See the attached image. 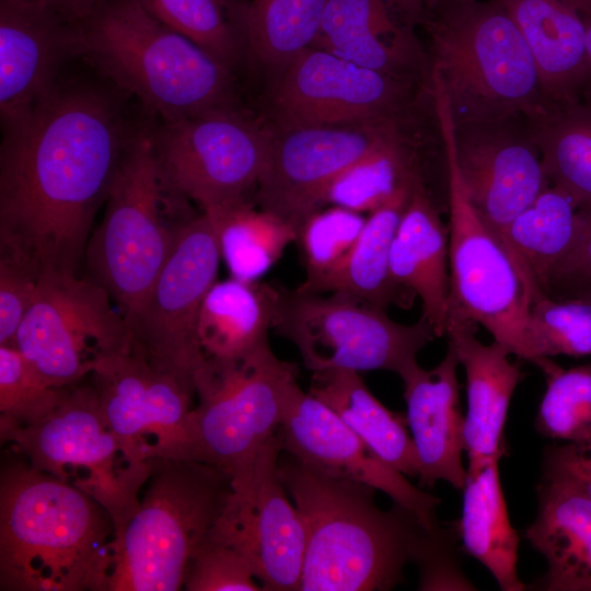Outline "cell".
<instances>
[{
  "label": "cell",
  "mask_w": 591,
  "mask_h": 591,
  "mask_svg": "<svg viewBox=\"0 0 591 591\" xmlns=\"http://www.w3.org/2000/svg\"><path fill=\"white\" fill-rule=\"evenodd\" d=\"M119 101L101 85L61 80L30 115L2 129L0 253L40 276L77 274L139 126Z\"/></svg>",
  "instance_id": "cell-1"
},
{
  "label": "cell",
  "mask_w": 591,
  "mask_h": 591,
  "mask_svg": "<svg viewBox=\"0 0 591 591\" xmlns=\"http://www.w3.org/2000/svg\"><path fill=\"white\" fill-rule=\"evenodd\" d=\"M111 300L91 277L43 273L14 347L49 385L77 384L106 359L131 349L129 326Z\"/></svg>",
  "instance_id": "cell-12"
},
{
  "label": "cell",
  "mask_w": 591,
  "mask_h": 591,
  "mask_svg": "<svg viewBox=\"0 0 591 591\" xmlns=\"http://www.w3.org/2000/svg\"><path fill=\"white\" fill-rule=\"evenodd\" d=\"M422 0H327L311 46L419 85H431V65L419 38Z\"/></svg>",
  "instance_id": "cell-22"
},
{
  "label": "cell",
  "mask_w": 591,
  "mask_h": 591,
  "mask_svg": "<svg viewBox=\"0 0 591 591\" xmlns=\"http://www.w3.org/2000/svg\"><path fill=\"white\" fill-rule=\"evenodd\" d=\"M39 278L40 274L24 260L0 253V346L14 347Z\"/></svg>",
  "instance_id": "cell-43"
},
{
  "label": "cell",
  "mask_w": 591,
  "mask_h": 591,
  "mask_svg": "<svg viewBox=\"0 0 591 591\" xmlns=\"http://www.w3.org/2000/svg\"><path fill=\"white\" fill-rule=\"evenodd\" d=\"M424 4L439 2V1H475V0H422Z\"/></svg>",
  "instance_id": "cell-51"
},
{
  "label": "cell",
  "mask_w": 591,
  "mask_h": 591,
  "mask_svg": "<svg viewBox=\"0 0 591 591\" xmlns=\"http://www.w3.org/2000/svg\"><path fill=\"white\" fill-rule=\"evenodd\" d=\"M152 135L169 190L212 215L247 201L266 161L270 127L234 107L161 121Z\"/></svg>",
  "instance_id": "cell-13"
},
{
  "label": "cell",
  "mask_w": 591,
  "mask_h": 591,
  "mask_svg": "<svg viewBox=\"0 0 591 591\" xmlns=\"http://www.w3.org/2000/svg\"><path fill=\"white\" fill-rule=\"evenodd\" d=\"M577 218L575 240L548 280L553 298H591V204L579 206Z\"/></svg>",
  "instance_id": "cell-44"
},
{
  "label": "cell",
  "mask_w": 591,
  "mask_h": 591,
  "mask_svg": "<svg viewBox=\"0 0 591 591\" xmlns=\"http://www.w3.org/2000/svg\"><path fill=\"white\" fill-rule=\"evenodd\" d=\"M34 468L83 491L111 515L116 534L136 511L154 459L137 457L107 426L93 385L67 386L39 422L0 431Z\"/></svg>",
  "instance_id": "cell-9"
},
{
  "label": "cell",
  "mask_w": 591,
  "mask_h": 591,
  "mask_svg": "<svg viewBox=\"0 0 591 591\" xmlns=\"http://www.w3.org/2000/svg\"><path fill=\"white\" fill-rule=\"evenodd\" d=\"M271 127L394 121L437 112L433 83L419 85L310 46L277 77L268 101Z\"/></svg>",
  "instance_id": "cell-11"
},
{
  "label": "cell",
  "mask_w": 591,
  "mask_h": 591,
  "mask_svg": "<svg viewBox=\"0 0 591 591\" xmlns=\"http://www.w3.org/2000/svg\"><path fill=\"white\" fill-rule=\"evenodd\" d=\"M246 559L235 549L209 537L187 567L184 589L188 591H258L262 586Z\"/></svg>",
  "instance_id": "cell-42"
},
{
  "label": "cell",
  "mask_w": 591,
  "mask_h": 591,
  "mask_svg": "<svg viewBox=\"0 0 591 591\" xmlns=\"http://www.w3.org/2000/svg\"><path fill=\"white\" fill-rule=\"evenodd\" d=\"M542 474L568 482L591 500V461L578 444L548 445L543 453Z\"/></svg>",
  "instance_id": "cell-46"
},
{
  "label": "cell",
  "mask_w": 591,
  "mask_h": 591,
  "mask_svg": "<svg viewBox=\"0 0 591 591\" xmlns=\"http://www.w3.org/2000/svg\"><path fill=\"white\" fill-rule=\"evenodd\" d=\"M530 121L549 184L577 207L591 204V103L551 106Z\"/></svg>",
  "instance_id": "cell-33"
},
{
  "label": "cell",
  "mask_w": 591,
  "mask_h": 591,
  "mask_svg": "<svg viewBox=\"0 0 591 591\" xmlns=\"http://www.w3.org/2000/svg\"><path fill=\"white\" fill-rule=\"evenodd\" d=\"M425 123L394 121L270 127L256 201L298 230L324 207L333 182L351 165L397 141L427 138Z\"/></svg>",
  "instance_id": "cell-15"
},
{
  "label": "cell",
  "mask_w": 591,
  "mask_h": 591,
  "mask_svg": "<svg viewBox=\"0 0 591 591\" xmlns=\"http://www.w3.org/2000/svg\"><path fill=\"white\" fill-rule=\"evenodd\" d=\"M57 9L76 23L90 16L104 0H40Z\"/></svg>",
  "instance_id": "cell-47"
},
{
  "label": "cell",
  "mask_w": 591,
  "mask_h": 591,
  "mask_svg": "<svg viewBox=\"0 0 591 591\" xmlns=\"http://www.w3.org/2000/svg\"><path fill=\"white\" fill-rule=\"evenodd\" d=\"M279 475L306 532L300 591H386L404 582L429 531L410 510H389L375 489L321 473L288 453Z\"/></svg>",
  "instance_id": "cell-3"
},
{
  "label": "cell",
  "mask_w": 591,
  "mask_h": 591,
  "mask_svg": "<svg viewBox=\"0 0 591 591\" xmlns=\"http://www.w3.org/2000/svg\"><path fill=\"white\" fill-rule=\"evenodd\" d=\"M454 533L441 528L429 532L416 560L419 590H476L457 564Z\"/></svg>",
  "instance_id": "cell-45"
},
{
  "label": "cell",
  "mask_w": 591,
  "mask_h": 591,
  "mask_svg": "<svg viewBox=\"0 0 591 591\" xmlns=\"http://www.w3.org/2000/svg\"><path fill=\"white\" fill-rule=\"evenodd\" d=\"M220 258L210 216L202 212L185 222L150 292L128 322L131 349L194 390L195 374L205 361L197 338L198 317L216 282Z\"/></svg>",
  "instance_id": "cell-16"
},
{
  "label": "cell",
  "mask_w": 591,
  "mask_h": 591,
  "mask_svg": "<svg viewBox=\"0 0 591 591\" xmlns=\"http://www.w3.org/2000/svg\"><path fill=\"white\" fill-rule=\"evenodd\" d=\"M195 216L189 200L165 184L152 126L139 125L84 254L90 277L108 292L127 324L150 292L179 228Z\"/></svg>",
  "instance_id": "cell-6"
},
{
  "label": "cell",
  "mask_w": 591,
  "mask_h": 591,
  "mask_svg": "<svg viewBox=\"0 0 591 591\" xmlns=\"http://www.w3.org/2000/svg\"><path fill=\"white\" fill-rule=\"evenodd\" d=\"M456 531L465 552L482 563L502 591H523L517 572L519 535L512 528L500 477L499 460L466 475Z\"/></svg>",
  "instance_id": "cell-31"
},
{
  "label": "cell",
  "mask_w": 591,
  "mask_h": 591,
  "mask_svg": "<svg viewBox=\"0 0 591 591\" xmlns=\"http://www.w3.org/2000/svg\"><path fill=\"white\" fill-rule=\"evenodd\" d=\"M586 25V79L582 101L591 103V7L580 11Z\"/></svg>",
  "instance_id": "cell-48"
},
{
  "label": "cell",
  "mask_w": 591,
  "mask_h": 591,
  "mask_svg": "<svg viewBox=\"0 0 591 591\" xmlns=\"http://www.w3.org/2000/svg\"><path fill=\"white\" fill-rule=\"evenodd\" d=\"M230 493L231 477L212 465L154 459L136 511L116 534L106 591L184 589Z\"/></svg>",
  "instance_id": "cell-7"
},
{
  "label": "cell",
  "mask_w": 591,
  "mask_h": 591,
  "mask_svg": "<svg viewBox=\"0 0 591 591\" xmlns=\"http://www.w3.org/2000/svg\"><path fill=\"white\" fill-rule=\"evenodd\" d=\"M546 391L534 421L543 437L584 443L591 438V363L546 373Z\"/></svg>",
  "instance_id": "cell-40"
},
{
  "label": "cell",
  "mask_w": 591,
  "mask_h": 591,
  "mask_svg": "<svg viewBox=\"0 0 591 591\" xmlns=\"http://www.w3.org/2000/svg\"><path fill=\"white\" fill-rule=\"evenodd\" d=\"M282 452L331 476L368 485L413 511L429 531L440 525L441 499L410 484L379 456L324 403L296 384L278 430Z\"/></svg>",
  "instance_id": "cell-19"
},
{
  "label": "cell",
  "mask_w": 591,
  "mask_h": 591,
  "mask_svg": "<svg viewBox=\"0 0 591 591\" xmlns=\"http://www.w3.org/2000/svg\"><path fill=\"white\" fill-rule=\"evenodd\" d=\"M572 1L578 7L579 11L591 7V0H572Z\"/></svg>",
  "instance_id": "cell-50"
},
{
  "label": "cell",
  "mask_w": 591,
  "mask_h": 591,
  "mask_svg": "<svg viewBox=\"0 0 591 591\" xmlns=\"http://www.w3.org/2000/svg\"><path fill=\"white\" fill-rule=\"evenodd\" d=\"M297 376L298 364L279 359L268 340L236 359H206L194 379L199 403L163 459L242 473L278 432Z\"/></svg>",
  "instance_id": "cell-8"
},
{
  "label": "cell",
  "mask_w": 591,
  "mask_h": 591,
  "mask_svg": "<svg viewBox=\"0 0 591 591\" xmlns=\"http://www.w3.org/2000/svg\"><path fill=\"white\" fill-rule=\"evenodd\" d=\"M425 5L432 80L453 124L548 108L535 61L519 28L496 0Z\"/></svg>",
  "instance_id": "cell-5"
},
{
  "label": "cell",
  "mask_w": 591,
  "mask_h": 591,
  "mask_svg": "<svg viewBox=\"0 0 591 591\" xmlns=\"http://www.w3.org/2000/svg\"><path fill=\"white\" fill-rule=\"evenodd\" d=\"M526 337L533 364L544 373L556 363L552 357L591 356V298L543 296L531 302Z\"/></svg>",
  "instance_id": "cell-38"
},
{
  "label": "cell",
  "mask_w": 591,
  "mask_h": 591,
  "mask_svg": "<svg viewBox=\"0 0 591 591\" xmlns=\"http://www.w3.org/2000/svg\"><path fill=\"white\" fill-rule=\"evenodd\" d=\"M394 283L417 294L421 317L437 337L445 335L450 312L449 229L428 190L424 176L414 183L390 255Z\"/></svg>",
  "instance_id": "cell-25"
},
{
  "label": "cell",
  "mask_w": 591,
  "mask_h": 591,
  "mask_svg": "<svg viewBox=\"0 0 591 591\" xmlns=\"http://www.w3.org/2000/svg\"><path fill=\"white\" fill-rule=\"evenodd\" d=\"M309 393L328 406L387 465L404 475L418 476V459L406 417L378 401L359 372H312Z\"/></svg>",
  "instance_id": "cell-28"
},
{
  "label": "cell",
  "mask_w": 591,
  "mask_h": 591,
  "mask_svg": "<svg viewBox=\"0 0 591 591\" xmlns=\"http://www.w3.org/2000/svg\"><path fill=\"white\" fill-rule=\"evenodd\" d=\"M445 335L466 375L464 450L466 470L472 474L506 455L503 428L522 374L520 364L509 360L506 347L495 340L485 345L476 338L475 323L450 315Z\"/></svg>",
  "instance_id": "cell-24"
},
{
  "label": "cell",
  "mask_w": 591,
  "mask_h": 591,
  "mask_svg": "<svg viewBox=\"0 0 591 591\" xmlns=\"http://www.w3.org/2000/svg\"><path fill=\"white\" fill-rule=\"evenodd\" d=\"M420 175L370 212L349 255L318 293H346L382 310L397 302L399 288L390 274L391 247L413 185Z\"/></svg>",
  "instance_id": "cell-32"
},
{
  "label": "cell",
  "mask_w": 591,
  "mask_h": 591,
  "mask_svg": "<svg viewBox=\"0 0 591 591\" xmlns=\"http://www.w3.org/2000/svg\"><path fill=\"white\" fill-rule=\"evenodd\" d=\"M535 61L548 107L582 101L586 25L572 0H496Z\"/></svg>",
  "instance_id": "cell-26"
},
{
  "label": "cell",
  "mask_w": 591,
  "mask_h": 591,
  "mask_svg": "<svg viewBox=\"0 0 591 591\" xmlns=\"http://www.w3.org/2000/svg\"><path fill=\"white\" fill-rule=\"evenodd\" d=\"M277 300V286L232 277L216 281L198 317L197 338L204 359H236L268 340Z\"/></svg>",
  "instance_id": "cell-29"
},
{
  "label": "cell",
  "mask_w": 591,
  "mask_h": 591,
  "mask_svg": "<svg viewBox=\"0 0 591 591\" xmlns=\"http://www.w3.org/2000/svg\"><path fill=\"white\" fill-rule=\"evenodd\" d=\"M273 328L299 350L312 372L387 370L405 376L437 336L422 317L410 325L385 310L341 292L313 293L278 287Z\"/></svg>",
  "instance_id": "cell-10"
},
{
  "label": "cell",
  "mask_w": 591,
  "mask_h": 591,
  "mask_svg": "<svg viewBox=\"0 0 591 591\" xmlns=\"http://www.w3.org/2000/svg\"><path fill=\"white\" fill-rule=\"evenodd\" d=\"M79 56L161 121L237 107L233 71L136 0H104L80 22Z\"/></svg>",
  "instance_id": "cell-4"
},
{
  "label": "cell",
  "mask_w": 591,
  "mask_h": 591,
  "mask_svg": "<svg viewBox=\"0 0 591 591\" xmlns=\"http://www.w3.org/2000/svg\"><path fill=\"white\" fill-rule=\"evenodd\" d=\"M91 376L104 419L121 443L140 460L164 457L183 432L194 387L132 349L106 359Z\"/></svg>",
  "instance_id": "cell-20"
},
{
  "label": "cell",
  "mask_w": 591,
  "mask_h": 591,
  "mask_svg": "<svg viewBox=\"0 0 591 591\" xmlns=\"http://www.w3.org/2000/svg\"><path fill=\"white\" fill-rule=\"evenodd\" d=\"M447 154L450 315L480 324L511 355L533 363L526 337L529 301L517 269L474 210L459 175L451 117L440 113Z\"/></svg>",
  "instance_id": "cell-14"
},
{
  "label": "cell",
  "mask_w": 591,
  "mask_h": 591,
  "mask_svg": "<svg viewBox=\"0 0 591 591\" xmlns=\"http://www.w3.org/2000/svg\"><path fill=\"white\" fill-rule=\"evenodd\" d=\"M577 208L567 193L549 185L507 231L505 251L522 281L529 305L548 296L551 274L577 233Z\"/></svg>",
  "instance_id": "cell-30"
},
{
  "label": "cell",
  "mask_w": 591,
  "mask_h": 591,
  "mask_svg": "<svg viewBox=\"0 0 591 591\" xmlns=\"http://www.w3.org/2000/svg\"><path fill=\"white\" fill-rule=\"evenodd\" d=\"M115 537L114 522L96 500L7 451L1 591H106Z\"/></svg>",
  "instance_id": "cell-2"
},
{
  "label": "cell",
  "mask_w": 591,
  "mask_h": 591,
  "mask_svg": "<svg viewBox=\"0 0 591 591\" xmlns=\"http://www.w3.org/2000/svg\"><path fill=\"white\" fill-rule=\"evenodd\" d=\"M537 514L525 530L547 563L534 583L543 591H591V500L568 482L542 474Z\"/></svg>",
  "instance_id": "cell-27"
},
{
  "label": "cell",
  "mask_w": 591,
  "mask_h": 591,
  "mask_svg": "<svg viewBox=\"0 0 591 591\" xmlns=\"http://www.w3.org/2000/svg\"><path fill=\"white\" fill-rule=\"evenodd\" d=\"M454 349L430 370L419 364L402 378L406 421L416 450L420 487L444 480L463 490L467 470L463 466L464 424L459 398Z\"/></svg>",
  "instance_id": "cell-23"
},
{
  "label": "cell",
  "mask_w": 591,
  "mask_h": 591,
  "mask_svg": "<svg viewBox=\"0 0 591 591\" xmlns=\"http://www.w3.org/2000/svg\"><path fill=\"white\" fill-rule=\"evenodd\" d=\"M147 12L211 54L230 70L247 57L245 0H136Z\"/></svg>",
  "instance_id": "cell-34"
},
{
  "label": "cell",
  "mask_w": 591,
  "mask_h": 591,
  "mask_svg": "<svg viewBox=\"0 0 591 591\" xmlns=\"http://www.w3.org/2000/svg\"><path fill=\"white\" fill-rule=\"evenodd\" d=\"M281 453L277 432L231 478L228 501L209 535L241 554L268 591L299 590L306 547L303 519L279 475Z\"/></svg>",
  "instance_id": "cell-17"
},
{
  "label": "cell",
  "mask_w": 591,
  "mask_h": 591,
  "mask_svg": "<svg viewBox=\"0 0 591 591\" xmlns=\"http://www.w3.org/2000/svg\"><path fill=\"white\" fill-rule=\"evenodd\" d=\"M207 215L217 230L221 258L231 277L242 281L256 282L297 240L294 225L248 201Z\"/></svg>",
  "instance_id": "cell-35"
},
{
  "label": "cell",
  "mask_w": 591,
  "mask_h": 591,
  "mask_svg": "<svg viewBox=\"0 0 591 591\" xmlns=\"http://www.w3.org/2000/svg\"><path fill=\"white\" fill-rule=\"evenodd\" d=\"M430 142L402 140L358 161L329 186L324 206L343 207L360 213L385 204L403 185L421 173L418 149ZM431 144V143H430Z\"/></svg>",
  "instance_id": "cell-37"
},
{
  "label": "cell",
  "mask_w": 591,
  "mask_h": 591,
  "mask_svg": "<svg viewBox=\"0 0 591 591\" xmlns=\"http://www.w3.org/2000/svg\"><path fill=\"white\" fill-rule=\"evenodd\" d=\"M450 140L468 200L505 250L510 224L551 185L530 117L451 119Z\"/></svg>",
  "instance_id": "cell-18"
},
{
  "label": "cell",
  "mask_w": 591,
  "mask_h": 591,
  "mask_svg": "<svg viewBox=\"0 0 591 591\" xmlns=\"http://www.w3.org/2000/svg\"><path fill=\"white\" fill-rule=\"evenodd\" d=\"M584 455L591 461V438L584 443H576Z\"/></svg>",
  "instance_id": "cell-49"
},
{
  "label": "cell",
  "mask_w": 591,
  "mask_h": 591,
  "mask_svg": "<svg viewBox=\"0 0 591 591\" xmlns=\"http://www.w3.org/2000/svg\"><path fill=\"white\" fill-rule=\"evenodd\" d=\"M79 56V24L40 0H0V114L5 129L30 115Z\"/></svg>",
  "instance_id": "cell-21"
},
{
  "label": "cell",
  "mask_w": 591,
  "mask_h": 591,
  "mask_svg": "<svg viewBox=\"0 0 591 591\" xmlns=\"http://www.w3.org/2000/svg\"><path fill=\"white\" fill-rule=\"evenodd\" d=\"M364 221L366 217L360 212L333 206L313 212L300 224L296 242L302 255L305 279L299 290L320 292L349 255Z\"/></svg>",
  "instance_id": "cell-39"
},
{
  "label": "cell",
  "mask_w": 591,
  "mask_h": 591,
  "mask_svg": "<svg viewBox=\"0 0 591 591\" xmlns=\"http://www.w3.org/2000/svg\"><path fill=\"white\" fill-rule=\"evenodd\" d=\"M327 0H251L247 57L277 73L310 47Z\"/></svg>",
  "instance_id": "cell-36"
},
{
  "label": "cell",
  "mask_w": 591,
  "mask_h": 591,
  "mask_svg": "<svg viewBox=\"0 0 591 591\" xmlns=\"http://www.w3.org/2000/svg\"><path fill=\"white\" fill-rule=\"evenodd\" d=\"M66 387L49 385L15 347L0 346V431L39 422Z\"/></svg>",
  "instance_id": "cell-41"
}]
</instances>
